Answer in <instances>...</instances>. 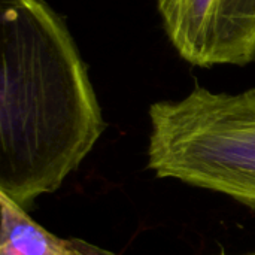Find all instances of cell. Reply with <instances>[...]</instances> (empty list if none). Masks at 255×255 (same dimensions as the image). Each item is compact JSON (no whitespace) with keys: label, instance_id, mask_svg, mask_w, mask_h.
Masks as SVG:
<instances>
[{"label":"cell","instance_id":"obj_1","mask_svg":"<svg viewBox=\"0 0 255 255\" xmlns=\"http://www.w3.org/2000/svg\"><path fill=\"white\" fill-rule=\"evenodd\" d=\"M0 191L22 208L57 191L106 123L64 19L45 0H0Z\"/></svg>","mask_w":255,"mask_h":255},{"label":"cell","instance_id":"obj_4","mask_svg":"<svg viewBox=\"0 0 255 255\" xmlns=\"http://www.w3.org/2000/svg\"><path fill=\"white\" fill-rule=\"evenodd\" d=\"M0 255H115L78 239H63L28 217L25 208L0 191Z\"/></svg>","mask_w":255,"mask_h":255},{"label":"cell","instance_id":"obj_3","mask_svg":"<svg viewBox=\"0 0 255 255\" xmlns=\"http://www.w3.org/2000/svg\"><path fill=\"white\" fill-rule=\"evenodd\" d=\"M164 33L191 66L255 61V0H155Z\"/></svg>","mask_w":255,"mask_h":255},{"label":"cell","instance_id":"obj_2","mask_svg":"<svg viewBox=\"0 0 255 255\" xmlns=\"http://www.w3.org/2000/svg\"><path fill=\"white\" fill-rule=\"evenodd\" d=\"M148 169L255 209V88L230 94L196 85L149 106Z\"/></svg>","mask_w":255,"mask_h":255},{"label":"cell","instance_id":"obj_5","mask_svg":"<svg viewBox=\"0 0 255 255\" xmlns=\"http://www.w3.org/2000/svg\"><path fill=\"white\" fill-rule=\"evenodd\" d=\"M251 255H255V254H251Z\"/></svg>","mask_w":255,"mask_h":255}]
</instances>
